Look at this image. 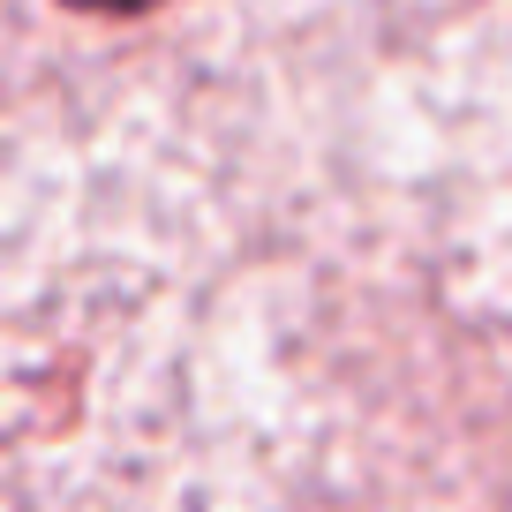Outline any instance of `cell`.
I'll use <instances>...</instances> for the list:
<instances>
[{"instance_id": "cell-1", "label": "cell", "mask_w": 512, "mask_h": 512, "mask_svg": "<svg viewBox=\"0 0 512 512\" xmlns=\"http://www.w3.org/2000/svg\"><path fill=\"white\" fill-rule=\"evenodd\" d=\"M68 16H113V23H136L151 16V8H166V0H61Z\"/></svg>"}]
</instances>
